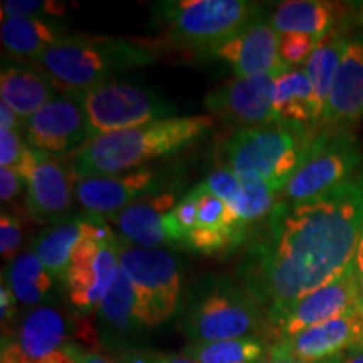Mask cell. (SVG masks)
Segmentation results:
<instances>
[{"label": "cell", "mask_w": 363, "mask_h": 363, "mask_svg": "<svg viewBox=\"0 0 363 363\" xmlns=\"http://www.w3.org/2000/svg\"><path fill=\"white\" fill-rule=\"evenodd\" d=\"M261 325V305L247 289L216 276L194 284L184 320L190 343L252 337Z\"/></svg>", "instance_id": "cell-5"}, {"label": "cell", "mask_w": 363, "mask_h": 363, "mask_svg": "<svg viewBox=\"0 0 363 363\" xmlns=\"http://www.w3.org/2000/svg\"><path fill=\"white\" fill-rule=\"evenodd\" d=\"M264 363H306V362H301V360H296V358L289 357L288 353H284L283 350H279L276 345L271 343V348H269V353H267ZM325 363H331L330 362H325Z\"/></svg>", "instance_id": "cell-42"}, {"label": "cell", "mask_w": 363, "mask_h": 363, "mask_svg": "<svg viewBox=\"0 0 363 363\" xmlns=\"http://www.w3.org/2000/svg\"><path fill=\"white\" fill-rule=\"evenodd\" d=\"M157 57L153 45L140 40L66 34L34 65L44 71L65 94H79L113 81V74L145 66Z\"/></svg>", "instance_id": "cell-3"}, {"label": "cell", "mask_w": 363, "mask_h": 363, "mask_svg": "<svg viewBox=\"0 0 363 363\" xmlns=\"http://www.w3.org/2000/svg\"><path fill=\"white\" fill-rule=\"evenodd\" d=\"M360 308V284L353 264L340 278L316 289L289 308L271 325L274 342L289 338L311 326L326 323Z\"/></svg>", "instance_id": "cell-14"}, {"label": "cell", "mask_w": 363, "mask_h": 363, "mask_svg": "<svg viewBox=\"0 0 363 363\" xmlns=\"http://www.w3.org/2000/svg\"><path fill=\"white\" fill-rule=\"evenodd\" d=\"M17 303H19V299L16 298L9 284H6V281L2 279V284H0V320H2V328L6 323H12V320L16 318Z\"/></svg>", "instance_id": "cell-40"}, {"label": "cell", "mask_w": 363, "mask_h": 363, "mask_svg": "<svg viewBox=\"0 0 363 363\" xmlns=\"http://www.w3.org/2000/svg\"><path fill=\"white\" fill-rule=\"evenodd\" d=\"M153 363H197L185 353H160L153 355Z\"/></svg>", "instance_id": "cell-43"}, {"label": "cell", "mask_w": 363, "mask_h": 363, "mask_svg": "<svg viewBox=\"0 0 363 363\" xmlns=\"http://www.w3.org/2000/svg\"><path fill=\"white\" fill-rule=\"evenodd\" d=\"M98 311L103 323L110 326L116 333L128 335L142 328L138 316H136L135 291L123 272H120L116 283L104 296Z\"/></svg>", "instance_id": "cell-29"}, {"label": "cell", "mask_w": 363, "mask_h": 363, "mask_svg": "<svg viewBox=\"0 0 363 363\" xmlns=\"http://www.w3.org/2000/svg\"><path fill=\"white\" fill-rule=\"evenodd\" d=\"M197 192V225L206 229L222 230H247V225L222 199L216 197L201 184L195 187Z\"/></svg>", "instance_id": "cell-31"}, {"label": "cell", "mask_w": 363, "mask_h": 363, "mask_svg": "<svg viewBox=\"0 0 363 363\" xmlns=\"http://www.w3.org/2000/svg\"><path fill=\"white\" fill-rule=\"evenodd\" d=\"M120 269L135 291L142 328H153L174 316L180 301L182 272L174 254L163 249L120 246Z\"/></svg>", "instance_id": "cell-7"}, {"label": "cell", "mask_w": 363, "mask_h": 363, "mask_svg": "<svg viewBox=\"0 0 363 363\" xmlns=\"http://www.w3.org/2000/svg\"><path fill=\"white\" fill-rule=\"evenodd\" d=\"M83 348L79 347V345H74V343H69L66 345V347L59 348V350L49 353L48 357L40 358V360H35V362H29V363H81L84 357Z\"/></svg>", "instance_id": "cell-39"}, {"label": "cell", "mask_w": 363, "mask_h": 363, "mask_svg": "<svg viewBox=\"0 0 363 363\" xmlns=\"http://www.w3.org/2000/svg\"><path fill=\"white\" fill-rule=\"evenodd\" d=\"M266 219L240 271L271 326L353 264L363 238V174L311 201H279Z\"/></svg>", "instance_id": "cell-1"}, {"label": "cell", "mask_w": 363, "mask_h": 363, "mask_svg": "<svg viewBox=\"0 0 363 363\" xmlns=\"http://www.w3.org/2000/svg\"><path fill=\"white\" fill-rule=\"evenodd\" d=\"M360 12H362V19H363V4H362V9H360Z\"/></svg>", "instance_id": "cell-47"}, {"label": "cell", "mask_w": 363, "mask_h": 363, "mask_svg": "<svg viewBox=\"0 0 363 363\" xmlns=\"http://www.w3.org/2000/svg\"><path fill=\"white\" fill-rule=\"evenodd\" d=\"M27 150L29 145L19 131L0 130V169H16Z\"/></svg>", "instance_id": "cell-37"}, {"label": "cell", "mask_w": 363, "mask_h": 363, "mask_svg": "<svg viewBox=\"0 0 363 363\" xmlns=\"http://www.w3.org/2000/svg\"><path fill=\"white\" fill-rule=\"evenodd\" d=\"M24 240L22 233V222L12 212L2 211L0 217V254H2L4 262H11L19 256V249Z\"/></svg>", "instance_id": "cell-36"}, {"label": "cell", "mask_w": 363, "mask_h": 363, "mask_svg": "<svg viewBox=\"0 0 363 363\" xmlns=\"http://www.w3.org/2000/svg\"><path fill=\"white\" fill-rule=\"evenodd\" d=\"M0 96L22 121H27L40 108L59 96V88L52 79L29 65L4 62L0 72Z\"/></svg>", "instance_id": "cell-21"}, {"label": "cell", "mask_w": 363, "mask_h": 363, "mask_svg": "<svg viewBox=\"0 0 363 363\" xmlns=\"http://www.w3.org/2000/svg\"><path fill=\"white\" fill-rule=\"evenodd\" d=\"M2 279L24 305H38L43 301L51 293L54 281H56L43 266L34 251L19 254L4 271Z\"/></svg>", "instance_id": "cell-27"}, {"label": "cell", "mask_w": 363, "mask_h": 363, "mask_svg": "<svg viewBox=\"0 0 363 363\" xmlns=\"http://www.w3.org/2000/svg\"><path fill=\"white\" fill-rule=\"evenodd\" d=\"M91 140L126 128L174 118L175 104L140 84L113 79L79 94Z\"/></svg>", "instance_id": "cell-9"}, {"label": "cell", "mask_w": 363, "mask_h": 363, "mask_svg": "<svg viewBox=\"0 0 363 363\" xmlns=\"http://www.w3.org/2000/svg\"><path fill=\"white\" fill-rule=\"evenodd\" d=\"M66 33L62 26L54 19H4L0 29L4 51L13 57H26L35 61L51 45L59 43Z\"/></svg>", "instance_id": "cell-25"}, {"label": "cell", "mask_w": 363, "mask_h": 363, "mask_svg": "<svg viewBox=\"0 0 363 363\" xmlns=\"http://www.w3.org/2000/svg\"><path fill=\"white\" fill-rule=\"evenodd\" d=\"M272 110L281 123L318 126L315 94L305 69L288 67L276 76Z\"/></svg>", "instance_id": "cell-24"}, {"label": "cell", "mask_w": 363, "mask_h": 363, "mask_svg": "<svg viewBox=\"0 0 363 363\" xmlns=\"http://www.w3.org/2000/svg\"><path fill=\"white\" fill-rule=\"evenodd\" d=\"M271 345L259 335L222 340V342L190 343L185 355L197 363H264Z\"/></svg>", "instance_id": "cell-28"}, {"label": "cell", "mask_w": 363, "mask_h": 363, "mask_svg": "<svg viewBox=\"0 0 363 363\" xmlns=\"http://www.w3.org/2000/svg\"><path fill=\"white\" fill-rule=\"evenodd\" d=\"M0 130H12L26 133V121L21 120V116L9 106L7 103L0 101Z\"/></svg>", "instance_id": "cell-41"}, {"label": "cell", "mask_w": 363, "mask_h": 363, "mask_svg": "<svg viewBox=\"0 0 363 363\" xmlns=\"http://www.w3.org/2000/svg\"><path fill=\"white\" fill-rule=\"evenodd\" d=\"M121 242L86 238L76 247L65 276L67 299L81 315L98 310L120 276Z\"/></svg>", "instance_id": "cell-11"}, {"label": "cell", "mask_w": 363, "mask_h": 363, "mask_svg": "<svg viewBox=\"0 0 363 363\" xmlns=\"http://www.w3.org/2000/svg\"><path fill=\"white\" fill-rule=\"evenodd\" d=\"M16 169L24 180L27 212L34 220L54 225L67 219L74 197V177L69 167L29 147Z\"/></svg>", "instance_id": "cell-10"}, {"label": "cell", "mask_w": 363, "mask_h": 363, "mask_svg": "<svg viewBox=\"0 0 363 363\" xmlns=\"http://www.w3.org/2000/svg\"><path fill=\"white\" fill-rule=\"evenodd\" d=\"M81 363H115V362H111L110 358L101 355V353L88 352V353H84V357H83V360H81Z\"/></svg>", "instance_id": "cell-46"}, {"label": "cell", "mask_w": 363, "mask_h": 363, "mask_svg": "<svg viewBox=\"0 0 363 363\" xmlns=\"http://www.w3.org/2000/svg\"><path fill=\"white\" fill-rule=\"evenodd\" d=\"M325 40V39H323ZM321 44L320 39L311 38V35L303 34H284L281 35L279 52L283 61L289 67L294 65H301L306 62L313 52L316 51L318 45Z\"/></svg>", "instance_id": "cell-35"}, {"label": "cell", "mask_w": 363, "mask_h": 363, "mask_svg": "<svg viewBox=\"0 0 363 363\" xmlns=\"http://www.w3.org/2000/svg\"><path fill=\"white\" fill-rule=\"evenodd\" d=\"M175 206L174 194L160 192L131 203L106 220L120 230L125 240L135 244V247L158 249L165 244H174L167 227V216Z\"/></svg>", "instance_id": "cell-20"}, {"label": "cell", "mask_w": 363, "mask_h": 363, "mask_svg": "<svg viewBox=\"0 0 363 363\" xmlns=\"http://www.w3.org/2000/svg\"><path fill=\"white\" fill-rule=\"evenodd\" d=\"M278 74L234 78L206 96V108L242 128L276 123L272 101Z\"/></svg>", "instance_id": "cell-16"}, {"label": "cell", "mask_w": 363, "mask_h": 363, "mask_svg": "<svg viewBox=\"0 0 363 363\" xmlns=\"http://www.w3.org/2000/svg\"><path fill=\"white\" fill-rule=\"evenodd\" d=\"M355 269L358 276V284H360V306L363 311V238L360 240V246H358L355 256Z\"/></svg>", "instance_id": "cell-44"}, {"label": "cell", "mask_w": 363, "mask_h": 363, "mask_svg": "<svg viewBox=\"0 0 363 363\" xmlns=\"http://www.w3.org/2000/svg\"><path fill=\"white\" fill-rule=\"evenodd\" d=\"M202 185L208 192L214 194L224 201L230 208L238 202L240 192H242V179L235 175L233 170L227 169L225 165L217 167L207 175V179L202 182Z\"/></svg>", "instance_id": "cell-34"}, {"label": "cell", "mask_w": 363, "mask_h": 363, "mask_svg": "<svg viewBox=\"0 0 363 363\" xmlns=\"http://www.w3.org/2000/svg\"><path fill=\"white\" fill-rule=\"evenodd\" d=\"M363 155L350 131L325 130L316 135L303 165L291 177L279 201L299 203L321 197L360 175Z\"/></svg>", "instance_id": "cell-8"}, {"label": "cell", "mask_w": 363, "mask_h": 363, "mask_svg": "<svg viewBox=\"0 0 363 363\" xmlns=\"http://www.w3.org/2000/svg\"><path fill=\"white\" fill-rule=\"evenodd\" d=\"M93 216L67 217L40 233L33 240V251L54 279L65 281L71 257L81 240L89 235Z\"/></svg>", "instance_id": "cell-23"}, {"label": "cell", "mask_w": 363, "mask_h": 363, "mask_svg": "<svg viewBox=\"0 0 363 363\" xmlns=\"http://www.w3.org/2000/svg\"><path fill=\"white\" fill-rule=\"evenodd\" d=\"M281 35L272 29L269 19L257 17L233 39L214 51V56L230 66L235 78H254L262 74H279L288 69L279 52Z\"/></svg>", "instance_id": "cell-18"}, {"label": "cell", "mask_w": 363, "mask_h": 363, "mask_svg": "<svg viewBox=\"0 0 363 363\" xmlns=\"http://www.w3.org/2000/svg\"><path fill=\"white\" fill-rule=\"evenodd\" d=\"M65 11V6L59 2H44V0H4L2 21L19 19V17L52 19V17H61Z\"/></svg>", "instance_id": "cell-33"}, {"label": "cell", "mask_w": 363, "mask_h": 363, "mask_svg": "<svg viewBox=\"0 0 363 363\" xmlns=\"http://www.w3.org/2000/svg\"><path fill=\"white\" fill-rule=\"evenodd\" d=\"M310 126L276 123L238 130L225 140L224 165L240 179L261 180L283 192L316 138Z\"/></svg>", "instance_id": "cell-4"}, {"label": "cell", "mask_w": 363, "mask_h": 363, "mask_svg": "<svg viewBox=\"0 0 363 363\" xmlns=\"http://www.w3.org/2000/svg\"><path fill=\"white\" fill-rule=\"evenodd\" d=\"M279 195L266 182L242 179V192L234 203L233 211L244 224L249 225L251 222L271 216V212L278 206Z\"/></svg>", "instance_id": "cell-30"}, {"label": "cell", "mask_w": 363, "mask_h": 363, "mask_svg": "<svg viewBox=\"0 0 363 363\" xmlns=\"http://www.w3.org/2000/svg\"><path fill=\"white\" fill-rule=\"evenodd\" d=\"M83 318H69L59 308L38 306L21 321L16 338L2 343V363H29L81 342ZM81 347V345H79Z\"/></svg>", "instance_id": "cell-13"}, {"label": "cell", "mask_w": 363, "mask_h": 363, "mask_svg": "<svg viewBox=\"0 0 363 363\" xmlns=\"http://www.w3.org/2000/svg\"><path fill=\"white\" fill-rule=\"evenodd\" d=\"M289 357L306 363H325L363 347L362 306L326 323L311 326L289 338L272 342Z\"/></svg>", "instance_id": "cell-17"}, {"label": "cell", "mask_w": 363, "mask_h": 363, "mask_svg": "<svg viewBox=\"0 0 363 363\" xmlns=\"http://www.w3.org/2000/svg\"><path fill=\"white\" fill-rule=\"evenodd\" d=\"M212 125L214 118L207 115L174 116L96 136L69 157V170L74 179L136 170L150 160L189 147Z\"/></svg>", "instance_id": "cell-2"}, {"label": "cell", "mask_w": 363, "mask_h": 363, "mask_svg": "<svg viewBox=\"0 0 363 363\" xmlns=\"http://www.w3.org/2000/svg\"><path fill=\"white\" fill-rule=\"evenodd\" d=\"M340 4L321 0H289L279 4L271 13L269 24L279 35L303 34L323 40L342 17Z\"/></svg>", "instance_id": "cell-22"}, {"label": "cell", "mask_w": 363, "mask_h": 363, "mask_svg": "<svg viewBox=\"0 0 363 363\" xmlns=\"http://www.w3.org/2000/svg\"><path fill=\"white\" fill-rule=\"evenodd\" d=\"M363 118V35L348 38L321 123L338 130Z\"/></svg>", "instance_id": "cell-19"}, {"label": "cell", "mask_w": 363, "mask_h": 363, "mask_svg": "<svg viewBox=\"0 0 363 363\" xmlns=\"http://www.w3.org/2000/svg\"><path fill=\"white\" fill-rule=\"evenodd\" d=\"M163 182L152 169H136L118 175L74 179V197L88 214L103 219L118 214L131 203L160 194Z\"/></svg>", "instance_id": "cell-15"}, {"label": "cell", "mask_w": 363, "mask_h": 363, "mask_svg": "<svg viewBox=\"0 0 363 363\" xmlns=\"http://www.w3.org/2000/svg\"><path fill=\"white\" fill-rule=\"evenodd\" d=\"M24 180L17 169H0V199L4 203L12 202L21 192Z\"/></svg>", "instance_id": "cell-38"}, {"label": "cell", "mask_w": 363, "mask_h": 363, "mask_svg": "<svg viewBox=\"0 0 363 363\" xmlns=\"http://www.w3.org/2000/svg\"><path fill=\"white\" fill-rule=\"evenodd\" d=\"M30 148L51 157H71L89 142L88 120L79 96L61 93L26 121Z\"/></svg>", "instance_id": "cell-12"}, {"label": "cell", "mask_w": 363, "mask_h": 363, "mask_svg": "<svg viewBox=\"0 0 363 363\" xmlns=\"http://www.w3.org/2000/svg\"><path fill=\"white\" fill-rule=\"evenodd\" d=\"M347 39L348 38H343V35H328L325 40H321L316 51L305 62V72L311 83L313 94H315L318 125L321 123L331 88H333L335 78H337Z\"/></svg>", "instance_id": "cell-26"}, {"label": "cell", "mask_w": 363, "mask_h": 363, "mask_svg": "<svg viewBox=\"0 0 363 363\" xmlns=\"http://www.w3.org/2000/svg\"><path fill=\"white\" fill-rule=\"evenodd\" d=\"M331 363H363V347L353 348V350L343 353L342 357L331 360Z\"/></svg>", "instance_id": "cell-45"}, {"label": "cell", "mask_w": 363, "mask_h": 363, "mask_svg": "<svg viewBox=\"0 0 363 363\" xmlns=\"http://www.w3.org/2000/svg\"><path fill=\"white\" fill-rule=\"evenodd\" d=\"M157 22L165 38L194 51H214L233 39L261 9L247 0H170L155 4Z\"/></svg>", "instance_id": "cell-6"}, {"label": "cell", "mask_w": 363, "mask_h": 363, "mask_svg": "<svg viewBox=\"0 0 363 363\" xmlns=\"http://www.w3.org/2000/svg\"><path fill=\"white\" fill-rule=\"evenodd\" d=\"M247 238V230H222V229H206V227H194L185 235L184 246H187L195 252L217 254L224 249L242 242Z\"/></svg>", "instance_id": "cell-32"}]
</instances>
